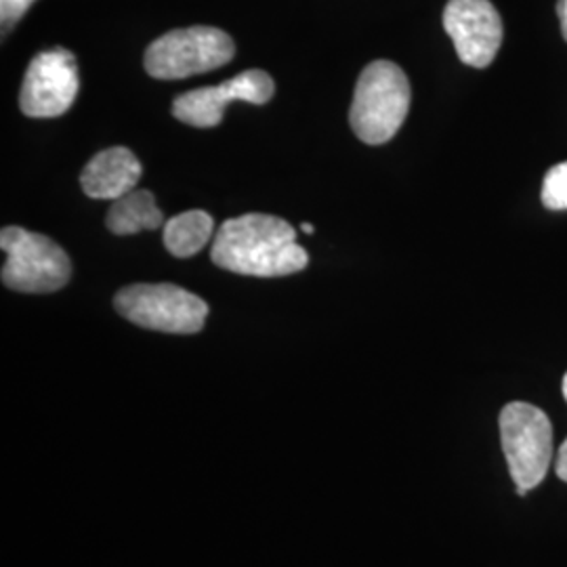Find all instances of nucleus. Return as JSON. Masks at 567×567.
<instances>
[{
    "label": "nucleus",
    "instance_id": "1",
    "mask_svg": "<svg viewBox=\"0 0 567 567\" xmlns=\"http://www.w3.org/2000/svg\"><path fill=\"white\" fill-rule=\"evenodd\" d=\"M210 259L231 274L255 278L290 276L309 264L295 227L264 213L227 219L215 234Z\"/></svg>",
    "mask_w": 567,
    "mask_h": 567
},
{
    "label": "nucleus",
    "instance_id": "2",
    "mask_svg": "<svg viewBox=\"0 0 567 567\" xmlns=\"http://www.w3.org/2000/svg\"><path fill=\"white\" fill-rule=\"evenodd\" d=\"M410 100V82L398 63L379 60L365 65L349 110V122L358 140L368 145L393 140L408 116Z\"/></svg>",
    "mask_w": 567,
    "mask_h": 567
},
{
    "label": "nucleus",
    "instance_id": "3",
    "mask_svg": "<svg viewBox=\"0 0 567 567\" xmlns=\"http://www.w3.org/2000/svg\"><path fill=\"white\" fill-rule=\"evenodd\" d=\"M0 248L7 259L2 264V284L28 295H49L63 288L72 278V261L60 244L28 231L18 225L2 227Z\"/></svg>",
    "mask_w": 567,
    "mask_h": 567
},
{
    "label": "nucleus",
    "instance_id": "4",
    "mask_svg": "<svg viewBox=\"0 0 567 567\" xmlns=\"http://www.w3.org/2000/svg\"><path fill=\"white\" fill-rule=\"evenodd\" d=\"M501 440L517 494L540 486L555 456L547 414L527 402H511L501 412Z\"/></svg>",
    "mask_w": 567,
    "mask_h": 567
},
{
    "label": "nucleus",
    "instance_id": "5",
    "mask_svg": "<svg viewBox=\"0 0 567 567\" xmlns=\"http://www.w3.org/2000/svg\"><path fill=\"white\" fill-rule=\"evenodd\" d=\"M234 53V41L224 30L192 25L173 30L152 42L145 51V70L158 81H179L224 68Z\"/></svg>",
    "mask_w": 567,
    "mask_h": 567
},
{
    "label": "nucleus",
    "instance_id": "6",
    "mask_svg": "<svg viewBox=\"0 0 567 567\" xmlns=\"http://www.w3.org/2000/svg\"><path fill=\"white\" fill-rule=\"evenodd\" d=\"M114 307L124 320L168 334H196L208 318V305L175 284L126 286L116 295Z\"/></svg>",
    "mask_w": 567,
    "mask_h": 567
},
{
    "label": "nucleus",
    "instance_id": "7",
    "mask_svg": "<svg viewBox=\"0 0 567 567\" xmlns=\"http://www.w3.org/2000/svg\"><path fill=\"white\" fill-rule=\"evenodd\" d=\"M76 58L68 49L55 47L30 61L21 84V112L30 118H58L79 95Z\"/></svg>",
    "mask_w": 567,
    "mask_h": 567
},
{
    "label": "nucleus",
    "instance_id": "8",
    "mask_svg": "<svg viewBox=\"0 0 567 567\" xmlns=\"http://www.w3.org/2000/svg\"><path fill=\"white\" fill-rule=\"evenodd\" d=\"M276 93L274 79L264 70H248L231 81L204 86L179 95L173 103V116L189 126L213 128L224 121L225 105L231 102L264 105Z\"/></svg>",
    "mask_w": 567,
    "mask_h": 567
},
{
    "label": "nucleus",
    "instance_id": "9",
    "mask_svg": "<svg viewBox=\"0 0 567 567\" xmlns=\"http://www.w3.org/2000/svg\"><path fill=\"white\" fill-rule=\"evenodd\" d=\"M444 28L471 68H487L503 44V20L489 0H450Z\"/></svg>",
    "mask_w": 567,
    "mask_h": 567
},
{
    "label": "nucleus",
    "instance_id": "10",
    "mask_svg": "<svg viewBox=\"0 0 567 567\" xmlns=\"http://www.w3.org/2000/svg\"><path fill=\"white\" fill-rule=\"evenodd\" d=\"M143 177L137 156L126 147H110L100 152L84 166L81 185L84 194L95 200H118L133 192Z\"/></svg>",
    "mask_w": 567,
    "mask_h": 567
},
{
    "label": "nucleus",
    "instance_id": "11",
    "mask_svg": "<svg viewBox=\"0 0 567 567\" xmlns=\"http://www.w3.org/2000/svg\"><path fill=\"white\" fill-rule=\"evenodd\" d=\"M105 221L112 234L133 236L143 229L163 227L164 215L150 189H133L112 203Z\"/></svg>",
    "mask_w": 567,
    "mask_h": 567
},
{
    "label": "nucleus",
    "instance_id": "12",
    "mask_svg": "<svg viewBox=\"0 0 567 567\" xmlns=\"http://www.w3.org/2000/svg\"><path fill=\"white\" fill-rule=\"evenodd\" d=\"M215 234V221L206 210H185L164 224V246L177 259L200 252Z\"/></svg>",
    "mask_w": 567,
    "mask_h": 567
},
{
    "label": "nucleus",
    "instance_id": "13",
    "mask_svg": "<svg viewBox=\"0 0 567 567\" xmlns=\"http://www.w3.org/2000/svg\"><path fill=\"white\" fill-rule=\"evenodd\" d=\"M543 204L550 210H567V163L555 164L543 183Z\"/></svg>",
    "mask_w": 567,
    "mask_h": 567
},
{
    "label": "nucleus",
    "instance_id": "14",
    "mask_svg": "<svg viewBox=\"0 0 567 567\" xmlns=\"http://www.w3.org/2000/svg\"><path fill=\"white\" fill-rule=\"evenodd\" d=\"M32 2L34 0H0V18H2L4 32L11 30L25 16Z\"/></svg>",
    "mask_w": 567,
    "mask_h": 567
},
{
    "label": "nucleus",
    "instance_id": "15",
    "mask_svg": "<svg viewBox=\"0 0 567 567\" xmlns=\"http://www.w3.org/2000/svg\"><path fill=\"white\" fill-rule=\"evenodd\" d=\"M555 471H557V477L567 484V440L561 444V447L557 450Z\"/></svg>",
    "mask_w": 567,
    "mask_h": 567
},
{
    "label": "nucleus",
    "instance_id": "16",
    "mask_svg": "<svg viewBox=\"0 0 567 567\" xmlns=\"http://www.w3.org/2000/svg\"><path fill=\"white\" fill-rule=\"evenodd\" d=\"M557 13H559V20H561V32H564L567 41V0H559Z\"/></svg>",
    "mask_w": 567,
    "mask_h": 567
},
{
    "label": "nucleus",
    "instance_id": "17",
    "mask_svg": "<svg viewBox=\"0 0 567 567\" xmlns=\"http://www.w3.org/2000/svg\"><path fill=\"white\" fill-rule=\"evenodd\" d=\"M301 227H303L305 234H313V231H316V229H313V225L311 224H303Z\"/></svg>",
    "mask_w": 567,
    "mask_h": 567
},
{
    "label": "nucleus",
    "instance_id": "18",
    "mask_svg": "<svg viewBox=\"0 0 567 567\" xmlns=\"http://www.w3.org/2000/svg\"><path fill=\"white\" fill-rule=\"evenodd\" d=\"M561 391H564V398H566L567 402V374L564 377V383H561Z\"/></svg>",
    "mask_w": 567,
    "mask_h": 567
}]
</instances>
